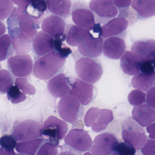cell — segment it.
<instances>
[{
    "label": "cell",
    "instance_id": "cell-1",
    "mask_svg": "<svg viewBox=\"0 0 155 155\" xmlns=\"http://www.w3.org/2000/svg\"><path fill=\"white\" fill-rule=\"evenodd\" d=\"M7 24L16 54L29 53L31 49V42L38 33L39 24L25 11L16 7L7 19Z\"/></svg>",
    "mask_w": 155,
    "mask_h": 155
},
{
    "label": "cell",
    "instance_id": "cell-2",
    "mask_svg": "<svg viewBox=\"0 0 155 155\" xmlns=\"http://www.w3.org/2000/svg\"><path fill=\"white\" fill-rule=\"evenodd\" d=\"M66 58L53 50L35 61L33 70L34 75L40 80L51 79L63 67Z\"/></svg>",
    "mask_w": 155,
    "mask_h": 155
},
{
    "label": "cell",
    "instance_id": "cell-3",
    "mask_svg": "<svg viewBox=\"0 0 155 155\" xmlns=\"http://www.w3.org/2000/svg\"><path fill=\"white\" fill-rule=\"evenodd\" d=\"M75 70L82 81L92 85L98 82L103 74L100 63L96 59L89 57L78 59L75 62Z\"/></svg>",
    "mask_w": 155,
    "mask_h": 155
},
{
    "label": "cell",
    "instance_id": "cell-4",
    "mask_svg": "<svg viewBox=\"0 0 155 155\" xmlns=\"http://www.w3.org/2000/svg\"><path fill=\"white\" fill-rule=\"evenodd\" d=\"M122 138L136 150H141L148 140L143 127L139 125L131 117H128L123 126Z\"/></svg>",
    "mask_w": 155,
    "mask_h": 155
},
{
    "label": "cell",
    "instance_id": "cell-5",
    "mask_svg": "<svg viewBox=\"0 0 155 155\" xmlns=\"http://www.w3.org/2000/svg\"><path fill=\"white\" fill-rule=\"evenodd\" d=\"M114 118L111 110L92 107L86 113L84 121L86 126L91 127L93 132L101 133L106 130Z\"/></svg>",
    "mask_w": 155,
    "mask_h": 155
},
{
    "label": "cell",
    "instance_id": "cell-6",
    "mask_svg": "<svg viewBox=\"0 0 155 155\" xmlns=\"http://www.w3.org/2000/svg\"><path fill=\"white\" fill-rule=\"evenodd\" d=\"M68 130V125L65 122L51 116L44 123L42 135L47 138L49 142L57 146L59 141L65 136Z\"/></svg>",
    "mask_w": 155,
    "mask_h": 155
},
{
    "label": "cell",
    "instance_id": "cell-7",
    "mask_svg": "<svg viewBox=\"0 0 155 155\" xmlns=\"http://www.w3.org/2000/svg\"><path fill=\"white\" fill-rule=\"evenodd\" d=\"M89 8L94 13L97 23L103 25L118 13L117 7L112 0H92L89 2Z\"/></svg>",
    "mask_w": 155,
    "mask_h": 155
},
{
    "label": "cell",
    "instance_id": "cell-8",
    "mask_svg": "<svg viewBox=\"0 0 155 155\" xmlns=\"http://www.w3.org/2000/svg\"><path fill=\"white\" fill-rule=\"evenodd\" d=\"M82 106L79 101L71 95L61 98L58 104V113L61 118L69 123L76 122L80 116Z\"/></svg>",
    "mask_w": 155,
    "mask_h": 155
},
{
    "label": "cell",
    "instance_id": "cell-9",
    "mask_svg": "<svg viewBox=\"0 0 155 155\" xmlns=\"http://www.w3.org/2000/svg\"><path fill=\"white\" fill-rule=\"evenodd\" d=\"M42 126L37 121L27 120L20 123L13 131L15 138L18 142H25L39 138L42 135Z\"/></svg>",
    "mask_w": 155,
    "mask_h": 155
},
{
    "label": "cell",
    "instance_id": "cell-10",
    "mask_svg": "<svg viewBox=\"0 0 155 155\" xmlns=\"http://www.w3.org/2000/svg\"><path fill=\"white\" fill-rule=\"evenodd\" d=\"M72 7L71 13L74 23L88 31L94 30L96 24L94 15L87 5L77 2L74 4Z\"/></svg>",
    "mask_w": 155,
    "mask_h": 155
},
{
    "label": "cell",
    "instance_id": "cell-11",
    "mask_svg": "<svg viewBox=\"0 0 155 155\" xmlns=\"http://www.w3.org/2000/svg\"><path fill=\"white\" fill-rule=\"evenodd\" d=\"M64 142L74 150L81 153L88 151L93 145L91 136L83 129H72L65 136Z\"/></svg>",
    "mask_w": 155,
    "mask_h": 155
},
{
    "label": "cell",
    "instance_id": "cell-12",
    "mask_svg": "<svg viewBox=\"0 0 155 155\" xmlns=\"http://www.w3.org/2000/svg\"><path fill=\"white\" fill-rule=\"evenodd\" d=\"M7 66L14 76L23 78L31 74L33 64L31 57L28 55H16L8 59Z\"/></svg>",
    "mask_w": 155,
    "mask_h": 155
},
{
    "label": "cell",
    "instance_id": "cell-13",
    "mask_svg": "<svg viewBox=\"0 0 155 155\" xmlns=\"http://www.w3.org/2000/svg\"><path fill=\"white\" fill-rule=\"evenodd\" d=\"M119 143L114 134L104 133L97 136L91 147L93 155H110Z\"/></svg>",
    "mask_w": 155,
    "mask_h": 155
},
{
    "label": "cell",
    "instance_id": "cell-14",
    "mask_svg": "<svg viewBox=\"0 0 155 155\" xmlns=\"http://www.w3.org/2000/svg\"><path fill=\"white\" fill-rule=\"evenodd\" d=\"M131 51L139 62L153 63L155 61V41L147 39L136 41L132 45Z\"/></svg>",
    "mask_w": 155,
    "mask_h": 155
},
{
    "label": "cell",
    "instance_id": "cell-15",
    "mask_svg": "<svg viewBox=\"0 0 155 155\" xmlns=\"http://www.w3.org/2000/svg\"><path fill=\"white\" fill-rule=\"evenodd\" d=\"M69 94L76 98L82 105L87 106L93 101L94 86L78 78H75L71 84Z\"/></svg>",
    "mask_w": 155,
    "mask_h": 155
},
{
    "label": "cell",
    "instance_id": "cell-16",
    "mask_svg": "<svg viewBox=\"0 0 155 155\" xmlns=\"http://www.w3.org/2000/svg\"><path fill=\"white\" fill-rule=\"evenodd\" d=\"M103 38L101 35L94 36L92 34L78 45V51L86 57L96 58L103 52Z\"/></svg>",
    "mask_w": 155,
    "mask_h": 155
},
{
    "label": "cell",
    "instance_id": "cell-17",
    "mask_svg": "<svg viewBox=\"0 0 155 155\" xmlns=\"http://www.w3.org/2000/svg\"><path fill=\"white\" fill-rule=\"evenodd\" d=\"M43 31L54 39L65 37L66 24L64 20L57 15H49L43 20L41 24Z\"/></svg>",
    "mask_w": 155,
    "mask_h": 155
},
{
    "label": "cell",
    "instance_id": "cell-18",
    "mask_svg": "<svg viewBox=\"0 0 155 155\" xmlns=\"http://www.w3.org/2000/svg\"><path fill=\"white\" fill-rule=\"evenodd\" d=\"M127 20L122 17H117L111 20L101 28V36L104 38L111 37H124L128 27Z\"/></svg>",
    "mask_w": 155,
    "mask_h": 155
},
{
    "label": "cell",
    "instance_id": "cell-19",
    "mask_svg": "<svg viewBox=\"0 0 155 155\" xmlns=\"http://www.w3.org/2000/svg\"><path fill=\"white\" fill-rule=\"evenodd\" d=\"M47 88L53 96L62 98L70 94L71 83L65 74H59L48 82Z\"/></svg>",
    "mask_w": 155,
    "mask_h": 155
},
{
    "label": "cell",
    "instance_id": "cell-20",
    "mask_svg": "<svg viewBox=\"0 0 155 155\" xmlns=\"http://www.w3.org/2000/svg\"><path fill=\"white\" fill-rule=\"evenodd\" d=\"M126 44L121 37L107 38L103 43L104 55L110 59L118 60L121 58L126 50Z\"/></svg>",
    "mask_w": 155,
    "mask_h": 155
},
{
    "label": "cell",
    "instance_id": "cell-21",
    "mask_svg": "<svg viewBox=\"0 0 155 155\" xmlns=\"http://www.w3.org/2000/svg\"><path fill=\"white\" fill-rule=\"evenodd\" d=\"M32 45L35 55L41 57L54 50V39L43 31H40L34 38Z\"/></svg>",
    "mask_w": 155,
    "mask_h": 155
},
{
    "label": "cell",
    "instance_id": "cell-22",
    "mask_svg": "<svg viewBox=\"0 0 155 155\" xmlns=\"http://www.w3.org/2000/svg\"><path fill=\"white\" fill-rule=\"evenodd\" d=\"M132 118L142 127H147L155 121V110L147 103L135 106Z\"/></svg>",
    "mask_w": 155,
    "mask_h": 155
},
{
    "label": "cell",
    "instance_id": "cell-23",
    "mask_svg": "<svg viewBox=\"0 0 155 155\" xmlns=\"http://www.w3.org/2000/svg\"><path fill=\"white\" fill-rule=\"evenodd\" d=\"M90 31L75 25H68L65 32V40L68 45L77 46L90 35Z\"/></svg>",
    "mask_w": 155,
    "mask_h": 155
},
{
    "label": "cell",
    "instance_id": "cell-24",
    "mask_svg": "<svg viewBox=\"0 0 155 155\" xmlns=\"http://www.w3.org/2000/svg\"><path fill=\"white\" fill-rule=\"evenodd\" d=\"M131 5L136 11L139 20H145L155 15V0H134Z\"/></svg>",
    "mask_w": 155,
    "mask_h": 155
},
{
    "label": "cell",
    "instance_id": "cell-25",
    "mask_svg": "<svg viewBox=\"0 0 155 155\" xmlns=\"http://www.w3.org/2000/svg\"><path fill=\"white\" fill-rule=\"evenodd\" d=\"M139 64V61L131 51L125 52L120 59L121 69L128 75H137L140 73Z\"/></svg>",
    "mask_w": 155,
    "mask_h": 155
},
{
    "label": "cell",
    "instance_id": "cell-26",
    "mask_svg": "<svg viewBox=\"0 0 155 155\" xmlns=\"http://www.w3.org/2000/svg\"><path fill=\"white\" fill-rule=\"evenodd\" d=\"M46 2L49 12L61 18H67L71 12V2L69 0H48Z\"/></svg>",
    "mask_w": 155,
    "mask_h": 155
},
{
    "label": "cell",
    "instance_id": "cell-27",
    "mask_svg": "<svg viewBox=\"0 0 155 155\" xmlns=\"http://www.w3.org/2000/svg\"><path fill=\"white\" fill-rule=\"evenodd\" d=\"M47 8L46 1H30L25 12L40 24Z\"/></svg>",
    "mask_w": 155,
    "mask_h": 155
},
{
    "label": "cell",
    "instance_id": "cell-28",
    "mask_svg": "<svg viewBox=\"0 0 155 155\" xmlns=\"http://www.w3.org/2000/svg\"><path fill=\"white\" fill-rule=\"evenodd\" d=\"M155 75L149 76L139 73L132 78L131 84L137 90L147 92L153 85Z\"/></svg>",
    "mask_w": 155,
    "mask_h": 155
},
{
    "label": "cell",
    "instance_id": "cell-29",
    "mask_svg": "<svg viewBox=\"0 0 155 155\" xmlns=\"http://www.w3.org/2000/svg\"><path fill=\"white\" fill-rule=\"evenodd\" d=\"M42 143V139L40 138L20 142L16 145L15 149L21 153L35 155Z\"/></svg>",
    "mask_w": 155,
    "mask_h": 155
},
{
    "label": "cell",
    "instance_id": "cell-30",
    "mask_svg": "<svg viewBox=\"0 0 155 155\" xmlns=\"http://www.w3.org/2000/svg\"><path fill=\"white\" fill-rule=\"evenodd\" d=\"M14 52L12 39L8 34L0 37V61H4L13 55Z\"/></svg>",
    "mask_w": 155,
    "mask_h": 155
},
{
    "label": "cell",
    "instance_id": "cell-31",
    "mask_svg": "<svg viewBox=\"0 0 155 155\" xmlns=\"http://www.w3.org/2000/svg\"><path fill=\"white\" fill-rule=\"evenodd\" d=\"M14 83L13 77L9 71L5 69L0 71V93H8Z\"/></svg>",
    "mask_w": 155,
    "mask_h": 155
},
{
    "label": "cell",
    "instance_id": "cell-32",
    "mask_svg": "<svg viewBox=\"0 0 155 155\" xmlns=\"http://www.w3.org/2000/svg\"><path fill=\"white\" fill-rule=\"evenodd\" d=\"M127 99L131 105L137 106L146 103V94L140 90H134L129 93Z\"/></svg>",
    "mask_w": 155,
    "mask_h": 155
},
{
    "label": "cell",
    "instance_id": "cell-33",
    "mask_svg": "<svg viewBox=\"0 0 155 155\" xmlns=\"http://www.w3.org/2000/svg\"><path fill=\"white\" fill-rule=\"evenodd\" d=\"M7 98L12 103L17 104L26 99V96L17 86H13L7 93Z\"/></svg>",
    "mask_w": 155,
    "mask_h": 155
},
{
    "label": "cell",
    "instance_id": "cell-34",
    "mask_svg": "<svg viewBox=\"0 0 155 155\" xmlns=\"http://www.w3.org/2000/svg\"><path fill=\"white\" fill-rule=\"evenodd\" d=\"M15 86L20 90H21L24 93L29 95H34L35 93V88L28 83L27 78H16Z\"/></svg>",
    "mask_w": 155,
    "mask_h": 155
},
{
    "label": "cell",
    "instance_id": "cell-35",
    "mask_svg": "<svg viewBox=\"0 0 155 155\" xmlns=\"http://www.w3.org/2000/svg\"><path fill=\"white\" fill-rule=\"evenodd\" d=\"M14 5L12 1L9 0H0V20H3L10 16Z\"/></svg>",
    "mask_w": 155,
    "mask_h": 155
},
{
    "label": "cell",
    "instance_id": "cell-36",
    "mask_svg": "<svg viewBox=\"0 0 155 155\" xmlns=\"http://www.w3.org/2000/svg\"><path fill=\"white\" fill-rule=\"evenodd\" d=\"M114 152H116L119 155H135L136 150L129 144L121 142L117 145Z\"/></svg>",
    "mask_w": 155,
    "mask_h": 155
},
{
    "label": "cell",
    "instance_id": "cell-37",
    "mask_svg": "<svg viewBox=\"0 0 155 155\" xmlns=\"http://www.w3.org/2000/svg\"><path fill=\"white\" fill-rule=\"evenodd\" d=\"M58 153L57 146L47 142L40 147L36 155H57Z\"/></svg>",
    "mask_w": 155,
    "mask_h": 155
},
{
    "label": "cell",
    "instance_id": "cell-38",
    "mask_svg": "<svg viewBox=\"0 0 155 155\" xmlns=\"http://www.w3.org/2000/svg\"><path fill=\"white\" fill-rule=\"evenodd\" d=\"M16 145V140L13 136H4L0 138V145L4 149L13 150Z\"/></svg>",
    "mask_w": 155,
    "mask_h": 155
},
{
    "label": "cell",
    "instance_id": "cell-39",
    "mask_svg": "<svg viewBox=\"0 0 155 155\" xmlns=\"http://www.w3.org/2000/svg\"><path fill=\"white\" fill-rule=\"evenodd\" d=\"M143 155H155V140L149 139L141 149Z\"/></svg>",
    "mask_w": 155,
    "mask_h": 155
},
{
    "label": "cell",
    "instance_id": "cell-40",
    "mask_svg": "<svg viewBox=\"0 0 155 155\" xmlns=\"http://www.w3.org/2000/svg\"><path fill=\"white\" fill-rule=\"evenodd\" d=\"M139 68L141 72L147 75H154L155 74L154 67L152 63L149 62L140 63Z\"/></svg>",
    "mask_w": 155,
    "mask_h": 155
},
{
    "label": "cell",
    "instance_id": "cell-41",
    "mask_svg": "<svg viewBox=\"0 0 155 155\" xmlns=\"http://www.w3.org/2000/svg\"><path fill=\"white\" fill-rule=\"evenodd\" d=\"M147 103L155 110V87L150 89L146 95Z\"/></svg>",
    "mask_w": 155,
    "mask_h": 155
},
{
    "label": "cell",
    "instance_id": "cell-42",
    "mask_svg": "<svg viewBox=\"0 0 155 155\" xmlns=\"http://www.w3.org/2000/svg\"><path fill=\"white\" fill-rule=\"evenodd\" d=\"M114 3L116 6L118 7L119 9L121 8H125L129 7L130 5L132 4V1H117L114 0Z\"/></svg>",
    "mask_w": 155,
    "mask_h": 155
},
{
    "label": "cell",
    "instance_id": "cell-43",
    "mask_svg": "<svg viewBox=\"0 0 155 155\" xmlns=\"http://www.w3.org/2000/svg\"><path fill=\"white\" fill-rule=\"evenodd\" d=\"M146 130L149 134L148 137L152 140H155V121L152 124L147 126Z\"/></svg>",
    "mask_w": 155,
    "mask_h": 155
},
{
    "label": "cell",
    "instance_id": "cell-44",
    "mask_svg": "<svg viewBox=\"0 0 155 155\" xmlns=\"http://www.w3.org/2000/svg\"><path fill=\"white\" fill-rule=\"evenodd\" d=\"M6 31V27L5 25L0 21V37L2 36Z\"/></svg>",
    "mask_w": 155,
    "mask_h": 155
},
{
    "label": "cell",
    "instance_id": "cell-45",
    "mask_svg": "<svg viewBox=\"0 0 155 155\" xmlns=\"http://www.w3.org/2000/svg\"><path fill=\"white\" fill-rule=\"evenodd\" d=\"M5 155H16L13 149H5Z\"/></svg>",
    "mask_w": 155,
    "mask_h": 155
},
{
    "label": "cell",
    "instance_id": "cell-46",
    "mask_svg": "<svg viewBox=\"0 0 155 155\" xmlns=\"http://www.w3.org/2000/svg\"><path fill=\"white\" fill-rule=\"evenodd\" d=\"M58 155H76L74 154V153L72 152H69V151H65V152H63L60 153Z\"/></svg>",
    "mask_w": 155,
    "mask_h": 155
},
{
    "label": "cell",
    "instance_id": "cell-47",
    "mask_svg": "<svg viewBox=\"0 0 155 155\" xmlns=\"http://www.w3.org/2000/svg\"><path fill=\"white\" fill-rule=\"evenodd\" d=\"M0 155H5V149L0 148Z\"/></svg>",
    "mask_w": 155,
    "mask_h": 155
},
{
    "label": "cell",
    "instance_id": "cell-48",
    "mask_svg": "<svg viewBox=\"0 0 155 155\" xmlns=\"http://www.w3.org/2000/svg\"><path fill=\"white\" fill-rule=\"evenodd\" d=\"M83 155H93L91 153H89V152H87V153H85Z\"/></svg>",
    "mask_w": 155,
    "mask_h": 155
},
{
    "label": "cell",
    "instance_id": "cell-49",
    "mask_svg": "<svg viewBox=\"0 0 155 155\" xmlns=\"http://www.w3.org/2000/svg\"><path fill=\"white\" fill-rule=\"evenodd\" d=\"M110 155H119L117 153H116V152H114V153H112L111 154H110Z\"/></svg>",
    "mask_w": 155,
    "mask_h": 155
},
{
    "label": "cell",
    "instance_id": "cell-50",
    "mask_svg": "<svg viewBox=\"0 0 155 155\" xmlns=\"http://www.w3.org/2000/svg\"><path fill=\"white\" fill-rule=\"evenodd\" d=\"M154 64V68H155V61L153 63Z\"/></svg>",
    "mask_w": 155,
    "mask_h": 155
},
{
    "label": "cell",
    "instance_id": "cell-51",
    "mask_svg": "<svg viewBox=\"0 0 155 155\" xmlns=\"http://www.w3.org/2000/svg\"><path fill=\"white\" fill-rule=\"evenodd\" d=\"M154 85L155 86V79H154Z\"/></svg>",
    "mask_w": 155,
    "mask_h": 155
},
{
    "label": "cell",
    "instance_id": "cell-52",
    "mask_svg": "<svg viewBox=\"0 0 155 155\" xmlns=\"http://www.w3.org/2000/svg\"><path fill=\"white\" fill-rule=\"evenodd\" d=\"M1 69V65H0V69Z\"/></svg>",
    "mask_w": 155,
    "mask_h": 155
},
{
    "label": "cell",
    "instance_id": "cell-53",
    "mask_svg": "<svg viewBox=\"0 0 155 155\" xmlns=\"http://www.w3.org/2000/svg\"><path fill=\"white\" fill-rule=\"evenodd\" d=\"M25 155L21 154V155Z\"/></svg>",
    "mask_w": 155,
    "mask_h": 155
}]
</instances>
